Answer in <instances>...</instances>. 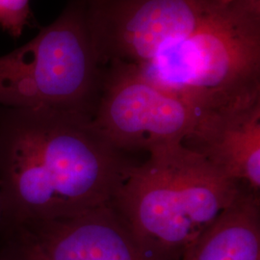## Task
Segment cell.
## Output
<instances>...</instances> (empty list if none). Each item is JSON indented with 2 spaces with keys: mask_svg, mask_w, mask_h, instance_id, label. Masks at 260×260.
Wrapping results in <instances>:
<instances>
[{
  "mask_svg": "<svg viewBox=\"0 0 260 260\" xmlns=\"http://www.w3.org/2000/svg\"><path fill=\"white\" fill-rule=\"evenodd\" d=\"M127 165L91 116L1 107L0 223L11 229L110 205Z\"/></svg>",
  "mask_w": 260,
  "mask_h": 260,
  "instance_id": "obj_1",
  "label": "cell"
},
{
  "mask_svg": "<svg viewBox=\"0 0 260 260\" xmlns=\"http://www.w3.org/2000/svg\"><path fill=\"white\" fill-rule=\"evenodd\" d=\"M202 116L192 103L153 83L135 66L112 62L105 67L92 122L121 153L150 152L183 143Z\"/></svg>",
  "mask_w": 260,
  "mask_h": 260,
  "instance_id": "obj_5",
  "label": "cell"
},
{
  "mask_svg": "<svg viewBox=\"0 0 260 260\" xmlns=\"http://www.w3.org/2000/svg\"><path fill=\"white\" fill-rule=\"evenodd\" d=\"M182 260H260L259 194L242 186Z\"/></svg>",
  "mask_w": 260,
  "mask_h": 260,
  "instance_id": "obj_9",
  "label": "cell"
},
{
  "mask_svg": "<svg viewBox=\"0 0 260 260\" xmlns=\"http://www.w3.org/2000/svg\"><path fill=\"white\" fill-rule=\"evenodd\" d=\"M103 64L139 66L190 35L211 12L215 0H88Z\"/></svg>",
  "mask_w": 260,
  "mask_h": 260,
  "instance_id": "obj_6",
  "label": "cell"
},
{
  "mask_svg": "<svg viewBox=\"0 0 260 260\" xmlns=\"http://www.w3.org/2000/svg\"><path fill=\"white\" fill-rule=\"evenodd\" d=\"M221 5H242L251 9L259 10L260 0H215Z\"/></svg>",
  "mask_w": 260,
  "mask_h": 260,
  "instance_id": "obj_12",
  "label": "cell"
},
{
  "mask_svg": "<svg viewBox=\"0 0 260 260\" xmlns=\"http://www.w3.org/2000/svg\"><path fill=\"white\" fill-rule=\"evenodd\" d=\"M183 144L259 194L260 93L205 113Z\"/></svg>",
  "mask_w": 260,
  "mask_h": 260,
  "instance_id": "obj_8",
  "label": "cell"
},
{
  "mask_svg": "<svg viewBox=\"0 0 260 260\" xmlns=\"http://www.w3.org/2000/svg\"><path fill=\"white\" fill-rule=\"evenodd\" d=\"M0 221H1V195H0Z\"/></svg>",
  "mask_w": 260,
  "mask_h": 260,
  "instance_id": "obj_13",
  "label": "cell"
},
{
  "mask_svg": "<svg viewBox=\"0 0 260 260\" xmlns=\"http://www.w3.org/2000/svg\"><path fill=\"white\" fill-rule=\"evenodd\" d=\"M242 186L177 143L128 164L110 205L151 259L179 260Z\"/></svg>",
  "mask_w": 260,
  "mask_h": 260,
  "instance_id": "obj_2",
  "label": "cell"
},
{
  "mask_svg": "<svg viewBox=\"0 0 260 260\" xmlns=\"http://www.w3.org/2000/svg\"><path fill=\"white\" fill-rule=\"evenodd\" d=\"M135 67L202 115L260 93V11L218 7L190 35Z\"/></svg>",
  "mask_w": 260,
  "mask_h": 260,
  "instance_id": "obj_3",
  "label": "cell"
},
{
  "mask_svg": "<svg viewBox=\"0 0 260 260\" xmlns=\"http://www.w3.org/2000/svg\"><path fill=\"white\" fill-rule=\"evenodd\" d=\"M0 260H40L10 239L9 244L0 252Z\"/></svg>",
  "mask_w": 260,
  "mask_h": 260,
  "instance_id": "obj_11",
  "label": "cell"
},
{
  "mask_svg": "<svg viewBox=\"0 0 260 260\" xmlns=\"http://www.w3.org/2000/svg\"><path fill=\"white\" fill-rule=\"evenodd\" d=\"M105 67L88 0H72L32 41L0 57V107L93 116Z\"/></svg>",
  "mask_w": 260,
  "mask_h": 260,
  "instance_id": "obj_4",
  "label": "cell"
},
{
  "mask_svg": "<svg viewBox=\"0 0 260 260\" xmlns=\"http://www.w3.org/2000/svg\"><path fill=\"white\" fill-rule=\"evenodd\" d=\"M7 230L11 240L40 260H153L110 205Z\"/></svg>",
  "mask_w": 260,
  "mask_h": 260,
  "instance_id": "obj_7",
  "label": "cell"
},
{
  "mask_svg": "<svg viewBox=\"0 0 260 260\" xmlns=\"http://www.w3.org/2000/svg\"><path fill=\"white\" fill-rule=\"evenodd\" d=\"M31 21L30 0H0V26L11 36L19 38Z\"/></svg>",
  "mask_w": 260,
  "mask_h": 260,
  "instance_id": "obj_10",
  "label": "cell"
}]
</instances>
